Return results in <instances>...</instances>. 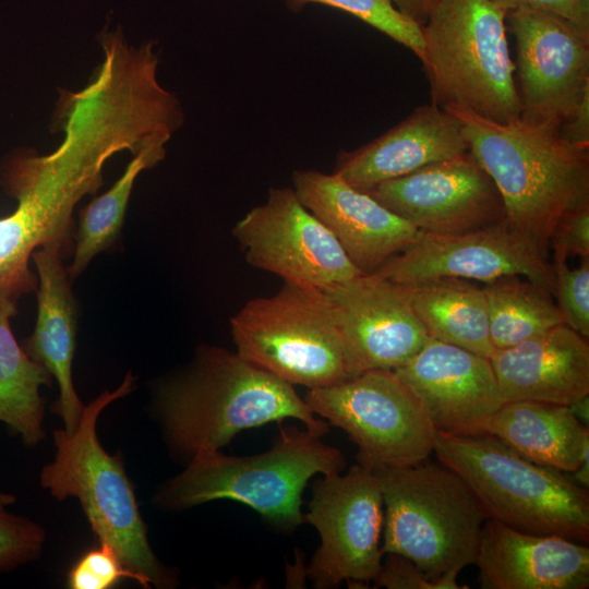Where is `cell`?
Segmentation results:
<instances>
[{
    "label": "cell",
    "mask_w": 589,
    "mask_h": 589,
    "mask_svg": "<svg viewBox=\"0 0 589 589\" xmlns=\"http://www.w3.org/2000/svg\"><path fill=\"white\" fill-rule=\"evenodd\" d=\"M589 453L586 454L577 467V469L572 472L573 473V480L578 483L580 486L588 489L589 488V460H588Z\"/></svg>",
    "instance_id": "38"
},
{
    "label": "cell",
    "mask_w": 589,
    "mask_h": 589,
    "mask_svg": "<svg viewBox=\"0 0 589 589\" xmlns=\"http://www.w3.org/2000/svg\"><path fill=\"white\" fill-rule=\"evenodd\" d=\"M131 389V376L115 392L84 406L73 432H53L55 460L40 474L44 488L58 500L76 496L100 543L110 545L140 584L163 586L169 577L148 544L135 495L118 455L110 456L96 435L101 410Z\"/></svg>",
    "instance_id": "8"
},
{
    "label": "cell",
    "mask_w": 589,
    "mask_h": 589,
    "mask_svg": "<svg viewBox=\"0 0 589 589\" xmlns=\"http://www.w3.org/2000/svg\"><path fill=\"white\" fill-rule=\"evenodd\" d=\"M558 132L569 144L589 148V96L561 123Z\"/></svg>",
    "instance_id": "35"
},
{
    "label": "cell",
    "mask_w": 589,
    "mask_h": 589,
    "mask_svg": "<svg viewBox=\"0 0 589 589\" xmlns=\"http://www.w3.org/2000/svg\"><path fill=\"white\" fill-rule=\"evenodd\" d=\"M446 110L460 120L469 151L498 190L506 223L548 254L557 221L589 203V148L569 144L555 127Z\"/></svg>",
    "instance_id": "2"
},
{
    "label": "cell",
    "mask_w": 589,
    "mask_h": 589,
    "mask_svg": "<svg viewBox=\"0 0 589 589\" xmlns=\"http://www.w3.org/2000/svg\"><path fill=\"white\" fill-rule=\"evenodd\" d=\"M506 12L490 0H442L421 25L432 103L509 123L520 101Z\"/></svg>",
    "instance_id": "6"
},
{
    "label": "cell",
    "mask_w": 589,
    "mask_h": 589,
    "mask_svg": "<svg viewBox=\"0 0 589 589\" xmlns=\"http://www.w3.org/2000/svg\"><path fill=\"white\" fill-rule=\"evenodd\" d=\"M304 519L321 537L306 570L315 587L374 580L384 555V507L374 470L357 462L344 474L323 476L313 484Z\"/></svg>",
    "instance_id": "11"
},
{
    "label": "cell",
    "mask_w": 589,
    "mask_h": 589,
    "mask_svg": "<svg viewBox=\"0 0 589 589\" xmlns=\"http://www.w3.org/2000/svg\"><path fill=\"white\" fill-rule=\"evenodd\" d=\"M17 300L0 294V421L34 446L44 436V400L39 389L51 384V374L33 361L17 344L10 320Z\"/></svg>",
    "instance_id": "25"
},
{
    "label": "cell",
    "mask_w": 589,
    "mask_h": 589,
    "mask_svg": "<svg viewBox=\"0 0 589 589\" xmlns=\"http://www.w3.org/2000/svg\"><path fill=\"white\" fill-rule=\"evenodd\" d=\"M292 189L363 274L376 272L419 233L369 193L351 187L334 172L294 170Z\"/></svg>",
    "instance_id": "18"
},
{
    "label": "cell",
    "mask_w": 589,
    "mask_h": 589,
    "mask_svg": "<svg viewBox=\"0 0 589 589\" xmlns=\"http://www.w3.org/2000/svg\"><path fill=\"white\" fill-rule=\"evenodd\" d=\"M506 13L530 9L557 14L589 31V0H490Z\"/></svg>",
    "instance_id": "34"
},
{
    "label": "cell",
    "mask_w": 589,
    "mask_h": 589,
    "mask_svg": "<svg viewBox=\"0 0 589 589\" xmlns=\"http://www.w3.org/2000/svg\"><path fill=\"white\" fill-rule=\"evenodd\" d=\"M394 372L419 400L436 433L479 434L505 402L488 357L431 337Z\"/></svg>",
    "instance_id": "17"
},
{
    "label": "cell",
    "mask_w": 589,
    "mask_h": 589,
    "mask_svg": "<svg viewBox=\"0 0 589 589\" xmlns=\"http://www.w3.org/2000/svg\"><path fill=\"white\" fill-rule=\"evenodd\" d=\"M549 248L553 250L554 262H566L570 256L589 257V203L557 221Z\"/></svg>",
    "instance_id": "33"
},
{
    "label": "cell",
    "mask_w": 589,
    "mask_h": 589,
    "mask_svg": "<svg viewBox=\"0 0 589 589\" xmlns=\"http://www.w3.org/2000/svg\"><path fill=\"white\" fill-rule=\"evenodd\" d=\"M469 152L460 120L431 103L370 143L339 154L334 173L351 187L368 191L384 181Z\"/></svg>",
    "instance_id": "20"
},
{
    "label": "cell",
    "mask_w": 589,
    "mask_h": 589,
    "mask_svg": "<svg viewBox=\"0 0 589 589\" xmlns=\"http://www.w3.org/2000/svg\"><path fill=\"white\" fill-rule=\"evenodd\" d=\"M43 542L44 531L37 524L0 506V572L37 557Z\"/></svg>",
    "instance_id": "31"
},
{
    "label": "cell",
    "mask_w": 589,
    "mask_h": 589,
    "mask_svg": "<svg viewBox=\"0 0 589 589\" xmlns=\"http://www.w3.org/2000/svg\"><path fill=\"white\" fill-rule=\"evenodd\" d=\"M374 273L400 285L442 277L485 284L503 276L518 275L552 296L555 281L548 254L505 219L461 233L419 231L410 245Z\"/></svg>",
    "instance_id": "14"
},
{
    "label": "cell",
    "mask_w": 589,
    "mask_h": 589,
    "mask_svg": "<svg viewBox=\"0 0 589 589\" xmlns=\"http://www.w3.org/2000/svg\"><path fill=\"white\" fill-rule=\"evenodd\" d=\"M159 406L171 443L190 457L286 418L318 435L328 432L293 385L220 347L201 348L189 373L160 390Z\"/></svg>",
    "instance_id": "3"
},
{
    "label": "cell",
    "mask_w": 589,
    "mask_h": 589,
    "mask_svg": "<svg viewBox=\"0 0 589 589\" xmlns=\"http://www.w3.org/2000/svg\"><path fill=\"white\" fill-rule=\"evenodd\" d=\"M429 337L490 358L489 315L482 287L467 279L442 277L404 285Z\"/></svg>",
    "instance_id": "24"
},
{
    "label": "cell",
    "mask_w": 589,
    "mask_h": 589,
    "mask_svg": "<svg viewBox=\"0 0 589 589\" xmlns=\"http://www.w3.org/2000/svg\"><path fill=\"white\" fill-rule=\"evenodd\" d=\"M482 288L494 350L515 346L564 324L552 293L522 276H503Z\"/></svg>",
    "instance_id": "27"
},
{
    "label": "cell",
    "mask_w": 589,
    "mask_h": 589,
    "mask_svg": "<svg viewBox=\"0 0 589 589\" xmlns=\"http://www.w3.org/2000/svg\"><path fill=\"white\" fill-rule=\"evenodd\" d=\"M286 2L293 11H299L309 3L340 9L410 49L421 61L424 59L421 26L402 14L394 0H286Z\"/></svg>",
    "instance_id": "28"
},
{
    "label": "cell",
    "mask_w": 589,
    "mask_h": 589,
    "mask_svg": "<svg viewBox=\"0 0 589 589\" xmlns=\"http://www.w3.org/2000/svg\"><path fill=\"white\" fill-rule=\"evenodd\" d=\"M230 329L240 357L291 385L313 389L350 377L321 288L284 281L276 293L249 300Z\"/></svg>",
    "instance_id": "9"
},
{
    "label": "cell",
    "mask_w": 589,
    "mask_h": 589,
    "mask_svg": "<svg viewBox=\"0 0 589 589\" xmlns=\"http://www.w3.org/2000/svg\"><path fill=\"white\" fill-rule=\"evenodd\" d=\"M338 330L350 377L396 370L429 340L404 285L376 273L322 289Z\"/></svg>",
    "instance_id": "15"
},
{
    "label": "cell",
    "mask_w": 589,
    "mask_h": 589,
    "mask_svg": "<svg viewBox=\"0 0 589 589\" xmlns=\"http://www.w3.org/2000/svg\"><path fill=\"white\" fill-rule=\"evenodd\" d=\"M436 458L469 485L486 519L514 529L589 541V494L489 434H435Z\"/></svg>",
    "instance_id": "4"
},
{
    "label": "cell",
    "mask_w": 589,
    "mask_h": 589,
    "mask_svg": "<svg viewBox=\"0 0 589 589\" xmlns=\"http://www.w3.org/2000/svg\"><path fill=\"white\" fill-rule=\"evenodd\" d=\"M556 306L563 323L589 337V257L570 268L566 262H553Z\"/></svg>",
    "instance_id": "29"
},
{
    "label": "cell",
    "mask_w": 589,
    "mask_h": 589,
    "mask_svg": "<svg viewBox=\"0 0 589 589\" xmlns=\"http://www.w3.org/2000/svg\"><path fill=\"white\" fill-rule=\"evenodd\" d=\"M247 262L284 279L326 288L363 274L292 188H272L232 229Z\"/></svg>",
    "instance_id": "13"
},
{
    "label": "cell",
    "mask_w": 589,
    "mask_h": 589,
    "mask_svg": "<svg viewBox=\"0 0 589 589\" xmlns=\"http://www.w3.org/2000/svg\"><path fill=\"white\" fill-rule=\"evenodd\" d=\"M575 417L584 424L588 425L589 418V395L584 396L569 405Z\"/></svg>",
    "instance_id": "37"
},
{
    "label": "cell",
    "mask_w": 589,
    "mask_h": 589,
    "mask_svg": "<svg viewBox=\"0 0 589 589\" xmlns=\"http://www.w3.org/2000/svg\"><path fill=\"white\" fill-rule=\"evenodd\" d=\"M56 113L64 131L59 147L48 155L15 154L0 169V182L17 201L0 218V294L15 300L36 289L28 266L36 249L68 250L74 207L103 184L105 163L123 149L134 155L159 130L147 98L107 71L76 93L62 91Z\"/></svg>",
    "instance_id": "1"
},
{
    "label": "cell",
    "mask_w": 589,
    "mask_h": 589,
    "mask_svg": "<svg viewBox=\"0 0 589 589\" xmlns=\"http://www.w3.org/2000/svg\"><path fill=\"white\" fill-rule=\"evenodd\" d=\"M316 416L344 430L358 446V464L372 470L428 459L435 434L419 400L393 370H372L309 389Z\"/></svg>",
    "instance_id": "10"
},
{
    "label": "cell",
    "mask_w": 589,
    "mask_h": 589,
    "mask_svg": "<svg viewBox=\"0 0 589 589\" xmlns=\"http://www.w3.org/2000/svg\"><path fill=\"white\" fill-rule=\"evenodd\" d=\"M527 459L574 472L589 453V428L569 406L533 400L505 401L481 425Z\"/></svg>",
    "instance_id": "23"
},
{
    "label": "cell",
    "mask_w": 589,
    "mask_h": 589,
    "mask_svg": "<svg viewBox=\"0 0 589 589\" xmlns=\"http://www.w3.org/2000/svg\"><path fill=\"white\" fill-rule=\"evenodd\" d=\"M13 501H14L13 496L0 492V506H4L7 504H10Z\"/></svg>",
    "instance_id": "39"
},
{
    "label": "cell",
    "mask_w": 589,
    "mask_h": 589,
    "mask_svg": "<svg viewBox=\"0 0 589 589\" xmlns=\"http://www.w3.org/2000/svg\"><path fill=\"white\" fill-rule=\"evenodd\" d=\"M322 435L305 428L281 430L267 452L245 457L203 449L184 471L170 480L158 498L171 508L192 507L214 500L240 502L283 528L304 521L301 496L315 474L341 472L346 461Z\"/></svg>",
    "instance_id": "7"
},
{
    "label": "cell",
    "mask_w": 589,
    "mask_h": 589,
    "mask_svg": "<svg viewBox=\"0 0 589 589\" xmlns=\"http://www.w3.org/2000/svg\"><path fill=\"white\" fill-rule=\"evenodd\" d=\"M374 472L384 507V555H402L432 579L474 563L486 516L456 471L428 458Z\"/></svg>",
    "instance_id": "5"
},
{
    "label": "cell",
    "mask_w": 589,
    "mask_h": 589,
    "mask_svg": "<svg viewBox=\"0 0 589 589\" xmlns=\"http://www.w3.org/2000/svg\"><path fill=\"white\" fill-rule=\"evenodd\" d=\"M489 359L505 401L569 406L589 395L588 338L565 324L496 349Z\"/></svg>",
    "instance_id": "21"
},
{
    "label": "cell",
    "mask_w": 589,
    "mask_h": 589,
    "mask_svg": "<svg viewBox=\"0 0 589 589\" xmlns=\"http://www.w3.org/2000/svg\"><path fill=\"white\" fill-rule=\"evenodd\" d=\"M167 140L147 143L127 166L122 176L103 194L80 211L72 263L67 268L72 280L79 277L100 252L118 238L130 195L141 171L164 159Z\"/></svg>",
    "instance_id": "26"
},
{
    "label": "cell",
    "mask_w": 589,
    "mask_h": 589,
    "mask_svg": "<svg viewBox=\"0 0 589 589\" xmlns=\"http://www.w3.org/2000/svg\"><path fill=\"white\" fill-rule=\"evenodd\" d=\"M97 549L85 553L69 573L68 584L73 589H107L121 579L130 578L140 584L136 574L120 560L108 544L100 543Z\"/></svg>",
    "instance_id": "30"
},
{
    "label": "cell",
    "mask_w": 589,
    "mask_h": 589,
    "mask_svg": "<svg viewBox=\"0 0 589 589\" xmlns=\"http://www.w3.org/2000/svg\"><path fill=\"white\" fill-rule=\"evenodd\" d=\"M365 192L421 232L461 233L505 219L498 190L470 151Z\"/></svg>",
    "instance_id": "16"
},
{
    "label": "cell",
    "mask_w": 589,
    "mask_h": 589,
    "mask_svg": "<svg viewBox=\"0 0 589 589\" xmlns=\"http://www.w3.org/2000/svg\"><path fill=\"white\" fill-rule=\"evenodd\" d=\"M63 252L58 244H47L32 254L38 274L37 318L34 332L24 341L23 349L57 380L60 397L53 411L62 417L64 430L73 432L84 406L72 381L76 311L71 279L61 260Z\"/></svg>",
    "instance_id": "22"
},
{
    "label": "cell",
    "mask_w": 589,
    "mask_h": 589,
    "mask_svg": "<svg viewBox=\"0 0 589 589\" xmlns=\"http://www.w3.org/2000/svg\"><path fill=\"white\" fill-rule=\"evenodd\" d=\"M442 0H394L397 9L418 23L423 25L433 10Z\"/></svg>",
    "instance_id": "36"
},
{
    "label": "cell",
    "mask_w": 589,
    "mask_h": 589,
    "mask_svg": "<svg viewBox=\"0 0 589 589\" xmlns=\"http://www.w3.org/2000/svg\"><path fill=\"white\" fill-rule=\"evenodd\" d=\"M458 575H448L441 579L430 578L419 566L409 558L386 553L381 568L374 578L377 587L387 589H467L457 581Z\"/></svg>",
    "instance_id": "32"
},
{
    "label": "cell",
    "mask_w": 589,
    "mask_h": 589,
    "mask_svg": "<svg viewBox=\"0 0 589 589\" xmlns=\"http://www.w3.org/2000/svg\"><path fill=\"white\" fill-rule=\"evenodd\" d=\"M482 589H587L589 548L555 534L483 524L476 560Z\"/></svg>",
    "instance_id": "19"
},
{
    "label": "cell",
    "mask_w": 589,
    "mask_h": 589,
    "mask_svg": "<svg viewBox=\"0 0 589 589\" xmlns=\"http://www.w3.org/2000/svg\"><path fill=\"white\" fill-rule=\"evenodd\" d=\"M516 40L520 118L560 128L589 96V31L545 11L506 13Z\"/></svg>",
    "instance_id": "12"
}]
</instances>
